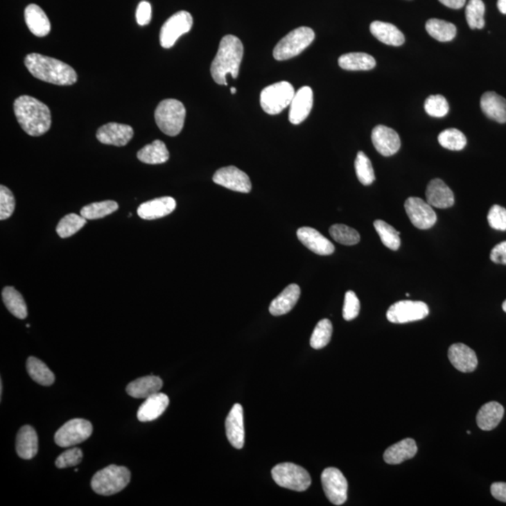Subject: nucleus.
<instances>
[{
  "label": "nucleus",
  "mask_w": 506,
  "mask_h": 506,
  "mask_svg": "<svg viewBox=\"0 0 506 506\" xmlns=\"http://www.w3.org/2000/svg\"><path fill=\"white\" fill-rule=\"evenodd\" d=\"M13 110L18 123L30 137H41L50 130L52 124L50 109L37 98L20 96L13 103Z\"/></svg>",
  "instance_id": "obj_1"
},
{
  "label": "nucleus",
  "mask_w": 506,
  "mask_h": 506,
  "mask_svg": "<svg viewBox=\"0 0 506 506\" xmlns=\"http://www.w3.org/2000/svg\"><path fill=\"white\" fill-rule=\"evenodd\" d=\"M25 65L32 76L50 84L71 86L77 82L74 69L55 58L33 53L26 55Z\"/></svg>",
  "instance_id": "obj_2"
},
{
  "label": "nucleus",
  "mask_w": 506,
  "mask_h": 506,
  "mask_svg": "<svg viewBox=\"0 0 506 506\" xmlns=\"http://www.w3.org/2000/svg\"><path fill=\"white\" fill-rule=\"evenodd\" d=\"M243 54V44L238 37H223L210 69L213 80L218 85L227 86V74H231L234 79L238 78Z\"/></svg>",
  "instance_id": "obj_3"
},
{
  "label": "nucleus",
  "mask_w": 506,
  "mask_h": 506,
  "mask_svg": "<svg viewBox=\"0 0 506 506\" xmlns=\"http://www.w3.org/2000/svg\"><path fill=\"white\" fill-rule=\"evenodd\" d=\"M130 481V471L122 466L110 465L98 471L91 480V487L96 494L103 496L119 494L123 491Z\"/></svg>",
  "instance_id": "obj_4"
},
{
  "label": "nucleus",
  "mask_w": 506,
  "mask_h": 506,
  "mask_svg": "<svg viewBox=\"0 0 506 506\" xmlns=\"http://www.w3.org/2000/svg\"><path fill=\"white\" fill-rule=\"evenodd\" d=\"M185 106L174 98L161 101L155 111V121L159 129L169 137L180 134L185 123Z\"/></svg>",
  "instance_id": "obj_5"
},
{
  "label": "nucleus",
  "mask_w": 506,
  "mask_h": 506,
  "mask_svg": "<svg viewBox=\"0 0 506 506\" xmlns=\"http://www.w3.org/2000/svg\"><path fill=\"white\" fill-rule=\"evenodd\" d=\"M314 38H315L314 31L307 26L295 29L281 39L274 48V58L277 60L282 61L297 57L306 48L310 46Z\"/></svg>",
  "instance_id": "obj_6"
},
{
  "label": "nucleus",
  "mask_w": 506,
  "mask_h": 506,
  "mask_svg": "<svg viewBox=\"0 0 506 506\" xmlns=\"http://www.w3.org/2000/svg\"><path fill=\"white\" fill-rule=\"evenodd\" d=\"M272 478L279 487L295 491H307L311 485L310 473L294 463L285 462L272 469Z\"/></svg>",
  "instance_id": "obj_7"
},
{
  "label": "nucleus",
  "mask_w": 506,
  "mask_h": 506,
  "mask_svg": "<svg viewBox=\"0 0 506 506\" xmlns=\"http://www.w3.org/2000/svg\"><path fill=\"white\" fill-rule=\"evenodd\" d=\"M295 94L294 87L290 82H276L266 87L261 93V106L268 114H279L291 105Z\"/></svg>",
  "instance_id": "obj_8"
},
{
  "label": "nucleus",
  "mask_w": 506,
  "mask_h": 506,
  "mask_svg": "<svg viewBox=\"0 0 506 506\" xmlns=\"http://www.w3.org/2000/svg\"><path fill=\"white\" fill-rule=\"evenodd\" d=\"M93 433L89 421L76 418L68 421L55 433V442L58 446L70 447L87 440Z\"/></svg>",
  "instance_id": "obj_9"
},
{
  "label": "nucleus",
  "mask_w": 506,
  "mask_h": 506,
  "mask_svg": "<svg viewBox=\"0 0 506 506\" xmlns=\"http://www.w3.org/2000/svg\"><path fill=\"white\" fill-rule=\"evenodd\" d=\"M430 313L427 304L422 301L401 300L388 308L386 317L393 324H406L425 319Z\"/></svg>",
  "instance_id": "obj_10"
},
{
  "label": "nucleus",
  "mask_w": 506,
  "mask_h": 506,
  "mask_svg": "<svg viewBox=\"0 0 506 506\" xmlns=\"http://www.w3.org/2000/svg\"><path fill=\"white\" fill-rule=\"evenodd\" d=\"M193 19L190 12L180 10L164 23L159 34V42L165 49L174 46L180 37L188 33L193 28Z\"/></svg>",
  "instance_id": "obj_11"
},
{
  "label": "nucleus",
  "mask_w": 506,
  "mask_h": 506,
  "mask_svg": "<svg viewBox=\"0 0 506 506\" xmlns=\"http://www.w3.org/2000/svg\"><path fill=\"white\" fill-rule=\"evenodd\" d=\"M322 485L327 499L335 505H342L347 500L348 482L339 469L326 468L322 473Z\"/></svg>",
  "instance_id": "obj_12"
},
{
  "label": "nucleus",
  "mask_w": 506,
  "mask_h": 506,
  "mask_svg": "<svg viewBox=\"0 0 506 506\" xmlns=\"http://www.w3.org/2000/svg\"><path fill=\"white\" fill-rule=\"evenodd\" d=\"M405 210L412 225L420 230H428L435 225L437 216L433 207L424 200L410 197L405 201Z\"/></svg>",
  "instance_id": "obj_13"
},
{
  "label": "nucleus",
  "mask_w": 506,
  "mask_h": 506,
  "mask_svg": "<svg viewBox=\"0 0 506 506\" xmlns=\"http://www.w3.org/2000/svg\"><path fill=\"white\" fill-rule=\"evenodd\" d=\"M213 181L229 190L247 193L252 191L249 175L234 166L220 168L215 173Z\"/></svg>",
  "instance_id": "obj_14"
},
{
  "label": "nucleus",
  "mask_w": 506,
  "mask_h": 506,
  "mask_svg": "<svg viewBox=\"0 0 506 506\" xmlns=\"http://www.w3.org/2000/svg\"><path fill=\"white\" fill-rule=\"evenodd\" d=\"M372 140L376 150L385 157L393 156L401 148V138L398 132L383 125L374 128Z\"/></svg>",
  "instance_id": "obj_15"
},
{
  "label": "nucleus",
  "mask_w": 506,
  "mask_h": 506,
  "mask_svg": "<svg viewBox=\"0 0 506 506\" xmlns=\"http://www.w3.org/2000/svg\"><path fill=\"white\" fill-rule=\"evenodd\" d=\"M96 137L105 145L124 146L132 140L133 129L129 125L111 122L101 126Z\"/></svg>",
  "instance_id": "obj_16"
},
{
  "label": "nucleus",
  "mask_w": 506,
  "mask_h": 506,
  "mask_svg": "<svg viewBox=\"0 0 506 506\" xmlns=\"http://www.w3.org/2000/svg\"><path fill=\"white\" fill-rule=\"evenodd\" d=\"M226 436L232 446L241 449L245 444L243 408L239 403L234 404L225 421Z\"/></svg>",
  "instance_id": "obj_17"
},
{
  "label": "nucleus",
  "mask_w": 506,
  "mask_h": 506,
  "mask_svg": "<svg viewBox=\"0 0 506 506\" xmlns=\"http://www.w3.org/2000/svg\"><path fill=\"white\" fill-rule=\"evenodd\" d=\"M313 106V91L310 87H302L295 92L290 105L289 121L292 124L302 123Z\"/></svg>",
  "instance_id": "obj_18"
},
{
  "label": "nucleus",
  "mask_w": 506,
  "mask_h": 506,
  "mask_svg": "<svg viewBox=\"0 0 506 506\" xmlns=\"http://www.w3.org/2000/svg\"><path fill=\"white\" fill-rule=\"evenodd\" d=\"M297 238L301 243L311 252L318 255H331L335 252V247L323 234L315 229L302 227L297 230Z\"/></svg>",
  "instance_id": "obj_19"
},
{
  "label": "nucleus",
  "mask_w": 506,
  "mask_h": 506,
  "mask_svg": "<svg viewBox=\"0 0 506 506\" xmlns=\"http://www.w3.org/2000/svg\"><path fill=\"white\" fill-rule=\"evenodd\" d=\"M448 358L455 369L465 374L473 372L478 367V359L475 351L463 343L450 346Z\"/></svg>",
  "instance_id": "obj_20"
},
{
  "label": "nucleus",
  "mask_w": 506,
  "mask_h": 506,
  "mask_svg": "<svg viewBox=\"0 0 506 506\" xmlns=\"http://www.w3.org/2000/svg\"><path fill=\"white\" fill-rule=\"evenodd\" d=\"M177 207V202L173 197H161L143 202L138 207L137 213L143 220H157L171 214Z\"/></svg>",
  "instance_id": "obj_21"
},
{
  "label": "nucleus",
  "mask_w": 506,
  "mask_h": 506,
  "mask_svg": "<svg viewBox=\"0 0 506 506\" xmlns=\"http://www.w3.org/2000/svg\"><path fill=\"white\" fill-rule=\"evenodd\" d=\"M426 197L428 204L436 209H449L455 204V196L451 189L439 178L428 183Z\"/></svg>",
  "instance_id": "obj_22"
},
{
  "label": "nucleus",
  "mask_w": 506,
  "mask_h": 506,
  "mask_svg": "<svg viewBox=\"0 0 506 506\" xmlns=\"http://www.w3.org/2000/svg\"><path fill=\"white\" fill-rule=\"evenodd\" d=\"M169 398L164 393H156L146 399L138 410L137 417L141 422L156 420L169 406Z\"/></svg>",
  "instance_id": "obj_23"
},
{
  "label": "nucleus",
  "mask_w": 506,
  "mask_h": 506,
  "mask_svg": "<svg viewBox=\"0 0 506 506\" xmlns=\"http://www.w3.org/2000/svg\"><path fill=\"white\" fill-rule=\"evenodd\" d=\"M38 435L31 426H24L16 437V452L21 459L31 460L38 453Z\"/></svg>",
  "instance_id": "obj_24"
},
{
  "label": "nucleus",
  "mask_w": 506,
  "mask_h": 506,
  "mask_svg": "<svg viewBox=\"0 0 506 506\" xmlns=\"http://www.w3.org/2000/svg\"><path fill=\"white\" fill-rule=\"evenodd\" d=\"M300 293V287L297 284H290L271 302L269 313L274 316L284 315L290 313L297 305Z\"/></svg>",
  "instance_id": "obj_25"
},
{
  "label": "nucleus",
  "mask_w": 506,
  "mask_h": 506,
  "mask_svg": "<svg viewBox=\"0 0 506 506\" xmlns=\"http://www.w3.org/2000/svg\"><path fill=\"white\" fill-rule=\"evenodd\" d=\"M417 453V443L414 439H404L385 450L383 460L387 464H401L405 460L412 459Z\"/></svg>",
  "instance_id": "obj_26"
},
{
  "label": "nucleus",
  "mask_w": 506,
  "mask_h": 506,
  "mask_svg": "<svg viewBox=\"0 0 506 506\" xmlns=\"http://www.w3.org/2000/svg\"><path fill=\"white\" fill-rule=\"evenodd\" d=\"M480 105L482 111L489 119L506 123V100L495 92H486L482 96Z\"/></svg>",
  "instance_id": "obj_27"
},
{
  "label": "nucleus",
  "mask_w": 506,
  "mask_h": 506,
  "mask_svg": "<svg viewBox=\"0 0 506 506\" xmlns=\"http://www.w3.org/2000/svg\"><path fill=\"white\" fill-rule=\"evenodd\" d=\"M26 26L32 34L37 37L48 35L51 31L49 18L45 15L44 10L36 4L28 5L25 10Z\"/></svg>",
  "instance_id": "obj_28"
},
{
  "label": "nucleus",
  "mask_w": 506,
  "mask_h": 506,
  "mask_svg": "<svg viewBox=\"0 0 506 506\" xmlns=\"http://www.w3.org/2000/svg\"><path fill=\"white\" fill-rule=\"evenodd\" d=\"M164 382L158 376H146L133 381L128 385L126 390L130 396L134 399H148L154 394L159 393Z\"/></svg>",
  "instance_id": "obj_29"
},
{
  "label": "nucleus",
  "mask_w": 506,
  "mask_h": 506,
  "mask_svg": "<svg viewBox=\"0 0 506 506\" xmlns=\"http://www.w3.org/2000/svg\"><path fill=\"white\" fill-rule=\"evenodd\" d=\"M370 32L378 41L391 46H401L405 42L403 33L390 23L375 21L370 25Z\"/></svg>",
  "instance_id": "obj_30"
},
{
  "label": "nucleus",
  "mask_w": 506,
  "mask_h": 506,
  "mask_svg": "<svg viewBox=\"0 0 506 506\" xmlns=\"http://www.w3.org/2000/svg\"><path fill=\"white\" fill-rule=\"evenodd\" d=\"M505 409L499 402L491 401L486 403L479 410L476 422L482 430H492L502 421Z\"/></svg>",
  "instance_id": "obj_31"
},
{
  "label": "nucleus",
  "mask_w": 506,
  "mask_h": 506,
  "mask_svg": "<svg viewBox=\"0 0 506 506\" xmlns=\"http://www.w3.org/2000/svg\"><path fill=\"white\" fill-rule=\"evenodd\" d=\"M137 158L143 164H161L169 159L170 154L166 145L162 141L155 140L138 151Z\"/></svg>",
  "instance_id": "obj_32"
},
{
  "label": "nucleus",
  "mask_w": 506,
  "mask_h": 506,
  "mask_svg": "<svg viewBox=\"0 0 506 506\" xmlns=\"http://www.w3.org/2000/svg\"><path fill=\"white\" fill-rule=\"evenodd\" d=\"M339 65L346 71H370L376 66V60L365 53H349L339 58Z\"/></svg>",
  "instance_id": "obj_33"
},
{
  "label": "nucleus",
  "mask_w": 506,
  "mask_h": 506,
  "mask_svg": "<svg viewBox=\"0 0 506 506\" xmlns=\"http://www.w3.org/2000/svg\"><path fill=\"white\" fill-rule=\"evenodd\" d=\"M2 299L10 313L16 318L26 319L28 308L22 295L13 287H5L2 291Z\"/></svg>",
  "instance_id": "obj_34"
},
{
  "label": "nucleus",
  "mask_w": 506,
  "mask_h": 506,
  "mask_svg": "<svg viewBox=\"0 0 506 506\" xmlns=\"http://www.w3.org/2000/svg\"><path fill=\"white\" fill-rule=\"evenodd\" d=\"M26 369L32 380L35 381L39 385L49 386L55 383L54 374L44 362L38 358H33V356L29 358L26 361Z\"/></svg>",
  "instance_id": "obj_35"
},
{
  "label": "nucleus",
  "mask_w": 506,
  "mask_h": 506,
  "mask_svg": "<svg viewBox=\"0 0 506 506\" xmlns=\"http://www.w3.org/2000/svg\"><path fill=\"white\" fill-rule=\"evenodd\" d=\"M426 30L433 38L442 42L452 41L457 35V28L454 24L436 18L428 21Z\"/></svg>",
  "instance_id": "obj_36"
},
{
  "label": "nucleus",
  "mask_w": 506,
  "mask_h": 506,
  "mask_svg": "<svg viewBox=\"0 0 506 506\" xmlns=\"http://www.w3.org/2000/svg\"><path fill=\"white\" fill-rule=\"evenodd\" d=\"M117 209H119L117 202L109 200V201L93 202L89 206L82 207L80 215L87 220H98L113 214Z\"/></svg>",
  "instance_id": "obj_37"
},
{
  "label": "nucleus",
  "mask_w": 506,
  "mask_h": 506,
  "mask_svg": "<svg viewBox=\"0 0 506 506\" xmlns=\"http://www.w3.org/2000/svg\"><path fill=\"white\" fill-rule=\"evenodd\" d=\"M375 230L379 234L381 241L386 247L392 250H398L401 247V238H399V231H396L392 226L388 225L383 220H375Z\"/></svg>",
  "instance_id": "obj_38"
},
{
  "label": "nucleus",
  "mask_w": 506,
  "mask_h": 506,
  "mask_svg": "<svg viewBox=\"0 0 506 506\" xmlns=\"http://www.w3.org/2000/svg\"><path fill=\"white\" fill-rule=\"evenodd\" d=\"M87 223V218L82 215L68 214L61 218L58 225L57 233L61 238H70L81 230Z\"/></svg>",
  "instance_id": "obj_39"
},
{
  "label": "nucleus",
  "mask_w": 506,
  "mask_h": 506,
  "mask_svg": "<svg viewBox=\"0 0 506 506\" xmlns=\"http://www.w3.org/2000/svg\"><path fill=\"white\" fill-rule=\"evenodd\" d=\"M333 326L329 319H323L317 324L311 338V346L316 350L326 347L331 340Z\"/></svg>",
  "instance_id": "obj_40"
},
{
  "label": "nucleus",
  "mask_w": 506,
  "mask_h": 506,
  "mask_svg": "<svg viewBox=\"0 0 506 506\" xmlns=\"http://www.w3.org/2000/svg\"><path fill=\"white\" fill-rule=\"evenodd\" d=\"M438 141L443 148L454 151L462 150L467 143L465 135L457 129L444 130L439 134Z\"/></svg>",
  "instance_id": "obj_41"
},
{
  "label": "nucleus",
  "mask_w": 506,
  "mask_h": 506,
  "mask_svg": "<svg viewBox=\"0 0 506 506\" xmlns=\"http://www.w3.org/2000/svg\"><path fill=\"white\" fill-rule=\"evenodd\" d=\"M330 236L335 241L346 246H354L360 241V234L354 228L344 225H335L329 229Z\"/></svg>",
  "instance_id": "obj_42"
},
{
  "label": "nucleus",
  "mask_w": 506,
  "mask_h": 506,
  "mask_svg": "<svg viewBox=\"0 0 506 506\" xmlns=\"http://www.w3.org/2000/svg\"><path fill=\"white\" fill-rule=\"evenodd\" d=\"M354 168H356V175L358 180L365 186H369L375 181V174L374 167H372V162L367 158L364 152H358L356 156V162H354Z\"/></svg>",
  "instance_id": "obj_43"
},
{
  "label": "nucleus",
  "mask_w": 506,
  "mask_h": 506,
  "mask_svg": "<svg viewBox=\"0 0 506 506\" xmlns=\"http://www.w3.org/2000/svg\"><path fill=\"white\" fill-rule=\"evenodd\" d=\"M466 20L470 28L482 29L485 26V4L482 0H470L466 6Z\"/></svg>",
  "instance_id": "obj_44"
},
{
  "label": "nucleus",
  "mask_w": 506,
  "mask_h": 506,
  "mask_svg": "<svg viewBox=\"0 0 506 506\" xmlns=\"http://www.w3.org/2000/svg\"><path fill=\"white\" fill-rule=\"evenodd\" d=\"M425 111L433 117L446 116L449 112V105L446 98L442 95L430 96L426 100Z\"/></svg>",
  "instance_id": "obj_45"
},
{
  "label": "nucleus",
  "mask_w": 506,
  "mask_h": 506,
  "mask_svg": "<svg viewBox=\"0 0 506 506\" xmlns=\"http://www.w3.org/2000/svg\"><path fill=\"white\" fill-rule=\"evenodd\" d=\"M15 209V198L12 191L5 186L0 187V220H4L12 215Z\"/></svg>",
  "instance_id": "obj_46"
},
{
  "label": "nucleus",
  "mask_w": 506,
  "mask_h": 506,
  "mask_svg": "<svg viewBox=\"0 0 506 506\" xmlns=\"http://www.w3.org/2000/svg\"><path fill=\"white\" fill-rule=\"evenodd\" d=\"M360 311V302L353 291L345 294L344 306H343V318L346 321H351L358 316Z\"/></svg>",
  "instance_id": "obj_47"
},
{
  "label": "nucleus",
  "mask_w": 506,
  "mask_h": 506,
  "mask_svg": "<svg viewBox=\"0 0 506 506\" xmlns=\"http://www.w3.org/2000/svg\"><path fill=\"white\" fill-rule=\"evenodd\" d=\"M82 452L79 448H71L62 453L55 460V466L60 469L73 467L82 462Z\"/></svg>",
  "instance_id": "obj_48"
},
{
  "label": "nucleus",
  "mask_w": 506,
  "mask_h": 506,
  "mask_svg": "<svg viewBox=\"0 0 506 506\" xmlns=\"http://www.w3.org/2000/svg\"><path fill=\"white\" fill-rule=\"evenodd\" d=\"M487 222L495 230L506 231V209L498 206L492 207L487 214Z\"/></svg>",
  "instance_id": "obj_49"
},
{
  "label": "nucleus",
  "mask_w": 506,
  "mask_h": 506,
  "mask_svg": "<svg viewBox=\"0 0 506 506\" xmlns=\"http://www.w3.org/2000/svg\"><path fill=\"white\" fill-rule=\"evenodd\" d=\"M152 8L148 1L140 2L137 10V21L140 26H146L150 23Z\"/></svg>",
  "instance_id": "obj_50"
},
{
  "label": "nucleus",
  "mask_w": 506,
  "mask_h": 506,
  "mask_svg": "<svg viewBox=\"0 0 506 506\" xmlns=\"http://www.w3.org/2000/svg\"><path fill=\"white\" fill-rule=\"evenodd\" d=\"M491 259L495 263L506 265V241L496 245L491 252Z\"/></svg>",
  "instance_id": "obj_51"
},
{
  "label": "nucleus",
  "mask_w": 506,
  "mask_h": 506,
  "mask_svg": "<svg viewBox=\"0 0 506 506\" xmlns=\"http://www.w3.org/2000/svg\"><path fill=\"white\" fill-rule=\"evenodd\" d=\"M491 491L495 499L506 503V483L496 482V483L492 484Z\"/></svg>",
  "instance_id": "obj_52"
},
{
  "label": "nucleus",
  "mask_w": 506,
  "mask_h": 506,
  "mask_svg": "<svg viewBox=\"0 0 506 506\" xmlns=\"http://www.w3.org/2000/svg\"><path fill=\"white\" fill-rule=\"evenodd\" d=\"M444 6L450 8V9L459 10L464 7L466 0H439Z\"/></svg>",
  "instance_id": "obj_53"
},
{
  "label": "nucleus",
  "mask_w": 506,
  "mask_h": 506,
  "mask_svg": "<svg viewBox=\"0 0 506 506\" xmlns=\"http://www.w3.org/2000/svg\"><path fill=\"white\" fill-rule=\"evenodd\" d=\"M497 6L500 12L506 15V0H498Z\"/></svg>",
  "instance_id": "obj_54"
},
{
  "label": "nucleus",
  "mask_w": 506,
  "mask_h": 506,
  "mask_svg": "<svg viewBox=\"0 0 506 506\" xmlns=\"http://www.w3.org/2000/svg\"><path fill=\"white\" fill-rule=\"evenodd\" d=\"M2 392H3V386H2V381H1V383H0V394H1V396H2Z\"/></svg>",
  "instance_id": "obj_55"
},
{
  "label": "nucleus",
  "mask_w": 506,
  "mask_h": 506,
  "mask_svg": "<svg viewBox=\"0 0 506 506\" xmlns=\"http://www.w3.org/2000/svg\"><path fill=\"white\" fill-rule=\"evenodd\" d=\"M503 310L505 311L506 313V300L503 304Z\"/></svg>",
  "instance_id": "obj_56"
},
{
  "label": "nucleus",
  "mask_w": 506,
  "mask_h": 506,
  "mask_svg": "<svg viewBox=\"0 0 506 506\" xmlns=\"http://www.w3.org/2000/svg\"><path fill=\"white\" fill-rule=\"evenodd\" d=\"M231 92H232V94H234V93L236 92V89H234V87H231Z\"/></svg>",
  "instance_id": "obj_57"
}]
</instances>
